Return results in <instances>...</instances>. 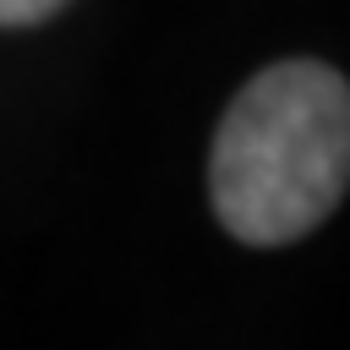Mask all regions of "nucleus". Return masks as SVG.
<instances>
[{"instance_id":"obj_1","label":"nucleus","mask_w":350,"mask_h":350,"mask_svg":"<svg viewBox=\"0 0 350 350\" xmlns=\"http://www.w3.org/2000/svg\"><path fill=\"white\" fill-rule=\"evenodd\" d=\"M350 180V88L323 60L262 66L224 109L208 159L219 224L246 246L312 235Z\"/></svg>"},{"instance_id":"obj_2","label":"nucleus","mask_w":350,"mask_h":350,"mask_svg":"<svg viewBox=\"0 0 350 350\" xmlns=\"http://www.w3.org/2000/svg\"><path fill=\"white\" fill-rule=\"evenodd\" d=\"M66 5L71 0H0V27H38Z\"/></svg>"}]
</instances>
